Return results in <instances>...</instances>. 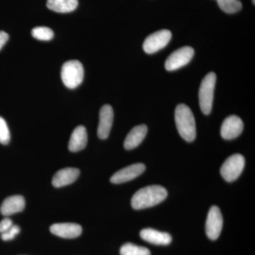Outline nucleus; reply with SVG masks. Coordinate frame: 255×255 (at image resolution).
<instances>
[{"label": "nucleus", "instance_id": "obj_1", "mask_svg": "<svg viewBox=\"0 0 255 255\" xmlns=\"http://www.w3.org/2000/svg\"><path fill=\"white\" fill-rule=\"evenodd\" d=\"M165 188L159 185L142 188L132 196L131 206L134 209H147L157 205L167 198Z\"/></svg>", "mask_w": 255, "mask_h": 255}, {"label": "nucleus", "instance_id": "obj_2", "mask_svg": "<svg viewBox=\"0 0 255 255\" xmlns=\"http://www.w3.org/2000/svg\"><path fill=\"white\" fill-rule=\"evenodd\" d=\"M174 117L178 132L182 138L187 142L194 141L196 136V122L190 108L183 104L178 105Z\"/></svg>", "mask_w": 255, "mask_h": 255}, {"label": "nucleus", "instance_id": "obj_3", "mask_svg": "<svg viewBox=\"0 0 255 255\" xmlns=\"http://www.w3.org/2000/svg\"><path fill=\"white\" fill-rule=\"evenodd\" d=\"M216 75L209 73L203 79L199 89V105L201 112L205 115H209L212 111L215 86H216Z\"/></svg>", "mask_w": 255, "mask_h": 255}, {"label": "nucleus", "instance_id": "obj_4", "mask_svg": "<svg viewBox=\"0 0 255 255\" xmlns=\"http://www.w3.org/2000/svg\"><path fill=\"white\" fill-rule=\"evenodd\" d=\"M61 79L65 87L75 89L83 81V65L78 60H69L63 64L61 69Z\"/></svg>", "mask_w": 255, "mask_h": 255}, {"label": "nucleus", "instance_id": "obj_5", "mask_svg": "<svg viewBox=\"0 0 255 255\" xmlns=\"http://www.w3.org/2000/svg\"><path fill=\"white\" fill-rule=\"evenodd\" d=\"M246 160L241 154H234L228 157L221 168V174L227 182H233L240 177L245 167Z\"/></svg>", "mask_w": 255, "mask_h": 255}, {"label": "nucleus", "instance_id": "obj_6", "mask_svg": "<svg viewBox=\"0 0 255 255\" xmlns=\"http://www.w3.org/2000/svg\"><path fill=\"white\" fill-rule=\"evenodd\" d=\"M194 50L190 46H184L173 52L165 62V68L168 71H174L187 65L192 59Z\"/></svg>", "mask_w": 255, "mask_h": 255}, {"label": "nucleus", "instance_id": "obj_7", "mask_svg": "<svg viewBox=\"0 0 255 255\" xmlns=\"http://www.w3.org/2000/svg\"><path fill=\"white\" fill-rule=\"evenodd\" d=\"M172 38V33L167 29L160 30L147 36L144 41L143 50L147 54H152L162 49Z\"/></svg>", "mask_w": 255, "mask_h": 255}, {"label": "nucleus", "instance_id": "obj_8", "mask_svg": "<svg viewBox=\"0 0 255 255\" xmlns=\"http://www.w3.org/2000/svg\"><path fill=\"white\" fill-rule=\"evenodd\" d=\"M223 220L221 210L214 206L210 209L206 223V232L210 240L216 241L222 231Z\"/></svg>", "mask_w": 255, "mask_h": 255}, {"label": "nucleus", "instance_id": "obj_9", "mask_svg": "<svg viewBox=\"0 0 255 255\" xmlns=\"http://www.w3.org/2000/svg\"><path fill=\"white\" fill-rule=\"evenodd\" d=\"M145 165L142 163L130 164L125 168L120 169L111 177V182L113 184H122L129 182L143 173Z\"/></svg>", "mask_w": 255, "mask_h": 255}, {"label": "nucleus", "instance_id": "obj_10", "mask_svg": "<svg viewBox=\"0 0 255 255\" xmlns=\"http://www.w3.org/2000/svg\"><path fill=\"white\" fill-rule=\"evenodd\" d=\"M244 128L243 121L237 116H231L225 119L221 129V136L226 140H233L239 136Z\"/></svg>", "mask_w": 255, "mask_h": 255}, {"label": "nucleus", "instance_id": "obj_11", "mask_svg": "<svg viewBox=\"0 0 255 255\" xmlns=\"http://www.w3.org/2000/svg\"><path fill=\"white\" fill-rule=\"evenodd\" d=\"M114 122V111L112 106L107 105L101 108L100 123L97 129V135L102 140L107 139L110 135Z\"/></svg>", "mask_w": 255, "mask_h": 255}, {"label": "nucleus", "instance_id": "obj_12", "mask_svg": "<svg viewBox=\"0 0 255 255\" xmlns=\"http://www.w3.org/2000/svg\"><path fill=\"white\" fill-rule=\"evenodd\" d=\"M50 230L53 235L68 239L78 238L82 232L81 226L73 223H55L50 226Z\"/></svg>", "mask_w": 255, "mask_h": 255}, {"label": "nucleus", "instance_id": "obj_13", "mask_svg": "<svg viewBox=\"0 0 255 255\" xmlns=\"http://www.w3.org/2000/svg\"><path fill=\"white\" fill-rule=\"evenodd\" d=\"M140 236L144 241L157 246H167L170 244L172 240L169 233L160 232L152 228L142 230Z\"/></svg>", "mask_w": 255, "mask_h": 255}, {"label": "nucleus", "instance_id": "obj_14", "mask_svg": "<svg viewBox=\"0 0 255 255\" xmlns=\"http://www.w3.org/2000/svg\"><path fill=\"white\" fill-rule=\"evenodd\" d=\"M79 175L80 170L78 169L71 167L62 169L55 174L52 180V184L57 188L65 187L75 182Z\"/></svg>", "mask_w": 255, "mask_h": 255}, {"label": "nucleus", "instance_id": "obj_15", "mask_svg": "<svg viewBox=\"0 0 255 255\" xmlns=\"http://www.w3.org/2000/svg\"><path fill=\"white\" fill-rule=\"evenodd\" d=\"M24 208V198L22 196L14 195L4 199L0 208V211L3 216H8L21 212Z\"/></svg>", "mask_w": 255, "mask_h": 255}, {"label": "nucleus", "instance_id": "obj_16", "mask_svg": "<svg viewBox=\"0 0 255 255\" xmlns=\"http://www.w3.org/2000/svg\"><path fill=\"white\" fill-rule=\"evenodd\" d=\"M147 132V127L145 124L134 127L128 134L124 141V145L126 150H132L140 145L145 139Z\"/></svg>", "mask_w": 255, "mask_h": 255}, {"label": "nucleus", "instance_id": "obj_17", "mask_svg": "<svg viewBox=\"0 0 255 255\" xmlns=\"http://www.w3.org/2000/svg\"><path fill=\"white\" fill-rule=\"evenodd\" d=\"M87 143V132L83 126L75 128L69 141L68 148L71 152H75L82 150L86 147Z\"/></svg>", "mask_w": 255, "mask_h": 255}, {"label": "nucleus", "instance_id": "obj_18", "mask_svg": "<svg viewBox=\"0 0 255 255\" xmlns=\"http://www.w3.org/2000/svg\"><path fill=\"white\" fill-rule=\"evenodd\" d=\"M78 6V0H48V9L58 13H68L74 11Z\"/></svg>", "mask_w": 255, "mask_h": 255}, {"label": "nucleus", "instance_id": "obj_19", "mask_svg": "<svg viewBox=\"0 0 255 255\" xmlns=\"http://www.w3.org/2000/svg\"><path fill=\"white\" fill-rule=\"evenodd\" d=\"M121 255H150V252L144 247L127 243L121 248Z\"/></svg>", "mask_w": 255, "mask_h": 255}, {"label": "nucleus", "instance_id": "obj_20", "mask_svg": "<svg viewBox=\"0 0 255 255\" xmlns=\"http://www.w3.org/2000/svg\"><path fill=\"white\" fill-rule=\"evenodd\" d=\"M219 7L224 12L234 14L242 9V3L239 0H217Z\"/></svg>", "mask_w": 255, "mask_h": 255}, {"label": "nucleus", "instance_id": "obj_21", "mask_svg": "<svg viewBox=\"0 0 255 255\" xmlns=\"http://www.w3.org/2000/svg\"><path fill=\"white\" fill-rule=\"evenodd\" d=\"M31 34L33 38L41 41H50L54 36L53 30L46 26H38L33 28Z\"/></svg>", "mask_w": 255, "mask_h": 255}, {"label": "nucleus", "instance_id": "obj_22", "mask_svg": "<svg viewBox=\"0 0 255 255\" xmlns=\"http://www.w3.org/2000/svg\"><path fill=\"white\" fill-rule=\"evenodd\" d=\"M10 141V132L6 122L0 117V143L7 145Z\"/></svg>", "mask_w": 255, "mask_h": 255}, {"label": "nucleus", "instance_id": "obj_23", "mask_svg": "<svg viewBox=\"0 0 255 255\" xmlns=\"http://www.w3.org/2000/svg\"><path fill=\"white\" fill-rule=\"evenodd\" d=\"M20 232V228L17 226L13 225L6 232L1 233V238L3 241H9L14 239Z\"/></svg>", "mask_w": 255, "mask_h": 255}, {"label": "nucleus", "instance_id": "obj_24", "mask_svg": "<svg viewBox=\"0 0 255 255\" xmlns=\"http://www.w3.org/2000/svg\"><path fill=\"white\" fill-rule=\"evenodd\" d=\"M12 226V221L9 218H5L2 221H0V233L6 232Z\"/></svg>", "mask_w": 255, "mask_h": 255}, {"label": "nucleus", "instance_id": "obj_25", "mask_svg": "<svg viewBox=\"0 0 255 255\" xmlns=\"http://www.w3.org/2000/svg\"><path fill=\"white\" fill-rule=\"evenodd\" d=\"M8 39H9V35L6 32L0 31V50L4 46Z\"/></svg>", "mask_w": 255, "mask_h": 255}, {"label": "nucleus", "instance_id": "obj_26", "mask_svg": "<svg viewBox=\"0 0 255 255\" xmlns=\"http://www.w3.org/2000/svg\"><path fill=\"white\" fill-rule=\"evenodd\" d=\"M253 4H255V0H253Z\"/></svg>", "mask_w": 255, "mask_h": 255}]
</instances>
